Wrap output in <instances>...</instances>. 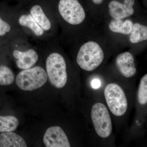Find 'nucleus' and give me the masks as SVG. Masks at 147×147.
Instances as JSON below:
<instances>
[{
  "label": "nucleus",
  "mask_w": 147,
  "mask_h": 147,
  "mask_svg": "<svg viewBox=\"0 0 147 147\" xmlns=\"http://www.w3.org/2000/svg\"><path fill=\"white\" fill-rule=\"evenodd\" d=\"M100 84H101V83L99 80L94 79L92 82V87L94 89H98L100 87Z\"/></svg>",
  "instance_id": "obj_20"
},
{
  "label": "nucleus",
  "mask_w": 147,
  "mask_h": 147,
  "mask_svg": "<svg viewBox=\"0 0 147 147\" xmlns=\"http://www.w3.org/2000/svg\"><path fill=\"white\" fill-rule=\"evenodd\" d=\"M133 24L134 23L132 20L129 19L126 20L113 19L109 23L108 28L110 31L115 33L129 35L131 33Z\"/></svg>",
  "instance_id": "obj_14"
},
{
  "label": "nucleus",
  "mask_w": 147,
  "mask_h": 147,
  "mask_svg": "<svg viewBox=\"0 0 147 147\" xmlns=\"http://www.w3.org/2000/svg\"><path fill=\"white\" fill-rule=\"evenodd\" d=\"M17 23L20 27L30 30L35 36L40 38L45 35V32L30 13L20 14L17 18Z\"/></svg>",
  "instance_id": "obj_11"
},
{
  "label": "nucleus",
  "mask_w": 147,
  "mask_h": 147,
  "mask_svg": "<svg viewBox=\"0 0 147 147\" xmlns=\"http://www.w3.org/2000/svg\"><path fill=\"white\" fill-rule=\"evenodd\" d=\"M102 47L96 41L90 40L81 46L76 56L79 66L85 71H93L100 66L104 59Z\"/></svg>",
  "instance_id": "obj_1"
},
{
  "label": "nucleus",
  "mask_w": 147,
  "mask_h": 147,
  "mask_svg": "<svg viewBox=\"0 0 147 147\" xmlns=\"http://www.w3.org/2000/svg\"><path fill=\"white\" fill-rule=\"evenodd\" d=\"M19 124V120L14 116H0V132L14 131Z\"/></svg>",
  "instance_id": "obj_16"
},
{
  "label": "nucleus",
  "mask_w": 147,
  "mask_h": 147,
  "mask_svg": "<svg viewBox=\"0 0 147 147\" xmlns=\"http://www.w3.org/2000/svg\"><path fill=\"white\" fill-rule=\"evenodd\" d=\"M47 77L52 86L61 89L65 86L67 80V65L63 55L58 52L50 53L45 61Z\"/></svg>",
  "instance_id": "obj_2"
},
{
  "label": "nucleus",
  "mask_w": 147,
  "mask_h": 147,
  "mask_svg": "<svg viewBox=\"0 0 147 147\" xmlns=\"http://www.w3.org/2000/svg\"><path fill=\"white\" fill-rule=\"evenodd\" d=\"M14 80L15 75L12 70L7 66L0 65V86H9Z\"/></svg>",
  "instance_id": "obj_17"
},
{
  "label": "nucleus",
  "mask_w": 147,
  "mask_h": 147,
  "mask_svg": "<svg viewBox=\"0 0 147 147\" xmlns=\"http://www.w3.org/2000/svg\"><path fill=\"white\" fill-rule=\"evenodd\" d=\"M135 0H124L123 3L112 0L108 4L109 15L114 20H122L132 16L134 13Z\"/></svg>",
  "instance_id": "obj_7"
},
{
  "label": "nucleus",
  "mask_w": 147,
  "mask_h": 147,
  "mask_svg": "<svg viewBox=\"0 0 147 147\" xmlns=\"http://www.w3.org/2000/svg\"><path fill=\"white\" fill-rule=\"evenodd\" d=\"M30 13L44 31L49 32L52 30L53 26L52 21L40 5L33 6L30 9Z\"/></svg>",
  "instance_id": "obj_12"
},
{
  "label": "nucleus",
  "mask_w": 147,
  "mask_h": 147,
  "mask_svg": "<svg viewBox=\"0 0 147 147\" xmlns=\"http://www.w3.org/2000/svg\"><path fill=\"white\" fill-rule=\"evenodd\" d=\"M12 30L11 24L0 13V38H7L11 34Z\"/></svg>",
  "instance_id": "obj_19"
},
{
  "label": "nucleus",
  "mask_w": 147,
  "mask_h": 147,
  "mask_svg": "<svg viewBox=\"0 0 147 147\" xmlns=\"http://www.w3.org/2000/svg\"><path fill=\"white\" fill-rule=\"evenodd\" d=\"M91 116L98 135L102 138L109 137L112 133L113 125L106 106L100 102L95 103L92 107Z\"/></svg>",
  "instance_id": "obj_6"
},
{
  "label": "nucleus",
  "mask_w": 147,
  "mask_h": 147,
  "mask_svg": "<svg viewBox=\"0 0 147 147\" xmlns=\"http://www.w3.org/2000/svg\"><path fill=\"white\" fill-rule=\"evenodd\" d=\"M24 138L12 131L0 134V147H27Z\"/></svg>",
  "instance_id": "obj_13"
},
{
  "label": "nucleus",
  "mask_w": 147,
  "mask_h": 147,
  "mask_svg": "<svg viewBox=\"0 0 147 147\" xmlns=\"http://www.w3.org/2000/svg\"><path fill=\"white\" fill-rule=\"evenodd\" d=\"M46 70L39 66L24 69L18 74L15 81L17 86L26 91L38 89L47 83Z\"/></svg>",
  "instance_id": "obj_3"
},
{
  "label": "nucleus",
  "mask_w": 147,
  "mask_h": 147,
  "mask_svg": "<svg viewBox=\"0 0 147 147\" xmlns=\"http://www.w3.org/2000/svg\"><path fill=\"white\" fill-rule=\"evenodd\" d=\"M139 102L142 105H145L147 102V74L142 77L140 81L138 90Z\"/></svg>",
  "instance_id": "obj_18"
},
{
  "label": "nucleus",
  "mask_w": 147,
  "mask_h": 147,
  "mask_svg": "<svg viewBox=\"0 0 147 147\" xmlns=\"http://www.w3.org/2000/svg\"><path fill=\"white\" fill-rule=\"evenodd\" d=\"M12 55L16 60V63L17 67L23 70L33 67L39 58L36 51L33 48H30L25 51L14 50Z\"/></svg>",
  "instance_id": "obj_9"
},
{
  "label": "nucleus",
  "mask_w": 147,
  "mask_h": 147,
  "mask_svg": "<svg viewBox=\"0 0 147 147\" xmlns=\"http://www.w3.org/2000/svg\"><path fill=\"white\" fill-rule=\"evenodd\" d=\"M43 142L47 147H70L66 134L60 127L54 126L47 128L43 137Z\"/></svg>",
  "instance_id": "obj_8"
},
{
  "label": "nucleus",
  "mask_w": 147,
  "mask_h": 147,
  "mask_svg": "<svg viewBox=\"0 0 147 147\" xmlns=\"http://www.w3.org/2000/svg\"><path fill=\"white\" fill-rule=\"evenodd\" d=\"M129 36V40L133 44L139 43L147 40V27L139 23H134Z\"/></svg>",
  "instance_id": "obj_15"
},
{
  "label": "nucleus",
  "mask_w": 147,
  "mask_h": 147,
  "mask_svg": "<svg viewBox=\"0 0 147 147\" xmlns=\"http://www.w3.org/2000/svg\"><path fill=\"white\" fill-rule=\"evenodd\" d=\"M1 38H0V46H1Z\"/></svg>",
  "instance_id": "obj_22"
},
{
  "label": "nucleus",
  "mask_w": 147,
  "mask_h": 147,
  "mask_svg": "<svg viewBox=\"0 0 147 147\" xmlns=\"http://www.w3.org/2000/svg\"><path fill=\"white\" fill-rule=\"evenodd\" d=\"M104 96L108 108L115 115L119 117L126 113L127 102L123 90L118 84H110L105 87Z\"/></svg>",
  "instance_id": "obj_5"
},
{
  "label": "nucleus",
  "mask_w": 147,
  "mask_h": 147,
  "mask_svg": "<svg viewBox=\"0 0 147 147\" xmlns=\"http://www.w3.org/2000/svg\"><path fill=\"white\" fill-rule=\"evenodd\" d=\"M104 0H92V2L96 5H100L103 2Z\"/></svg>",
  "instance_id": "obj_21"
},
{
  "label": "nucleus",
  "mask_w": 147,
  "mask_h": 147,
  "mask_svg": "<svg viewBox=\"0 0 147 147\" xmlns=\"http://www.w3.org/2000/svg\"><path fill=\"white\" fill-rule=\"evenodd\" d=\"M58 9L61 18L70 26H78L86 19V11L78 0H60Z\"/></svg>",
  "instance_id": "obj_4"
},
{
  "label": "nucleus",
  "mask_w": 147,
  "mask_h": 147,
  "mask_svg": "<svg viewBox=\"0 0 147 147\" xmlns=\"http://www.w3.org/2000/svg\"><path fill=\"white\" fill-rule=\"evenodd\" d=\"M116 65L119 72L124 77L130 78L136 74L137 69L134 57L129 52H124L118 55L116 59Z\"/></svg>",
  "instance_id": "obj_10"
}]
</instances>
